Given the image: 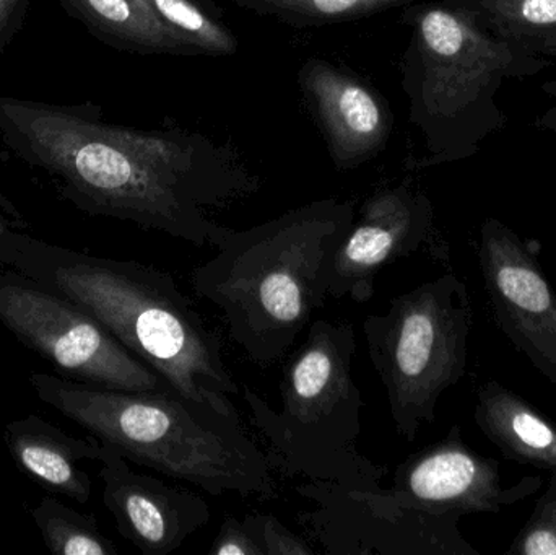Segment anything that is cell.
<instances>
[{
  "mask_svg": "<svg viewBox=\"0 0 556 555\" xmlns=\"http://www.w3.org/2000/svg\"><path fill=\"white\" fill-rule=\"evenodd\" d=\"M541 478H525L502 488L500 463L473 452L463 440L459 426L433 445L408 456L397 466L388 489L410 507L431 514H500L539 491Z\"/></svg>",
  "mask_w": 556,
  "mask_h": 555,
  "instance_id": "7c38bea8",
  "label": "cell"
},
{
  "mask_svg": "<svg viewBox=\"0 0 556 555\" xmlns=\"http://www.w3.org/2000/svg\"><path fill=\"white\" fill-rule=\"evenodd\" d=\"M534 127L539 130H551V133H556V106L551 108V110L541 114V116L535 119Z\"/></svg>",
  "mask_w": 556,
  "mask_h": 555,
  "instance_id": "4316f807",
  "label": "cell"
},
{
  "mask_svg": "<svg viewBox=\"0 0 556 555\" xmlns=\"http://www.w3.org/2000/svg\"><path fill=\"white\" fill-rule=\"evenodd\" d=\"M337 172L371 162L388 147L394 114L384 94L359 75L323 58H307L298 71Z\"/></svg>",
  "mask_w": 556,
  "mask_h": 555,
  "instance_id": "4fadbf2b",
  "label": "cell"
},
{
  "mask_svg": "<svg viewBox=\"0 0 556 555\" xmlns=\"http://www.w3.org/2000/svg\"><path fill=\"white\" fill-rule=\"evenodd\" d=\"M16 231L20 230L16 225H13L12 222L9 220V218L5 217V215L0 212V253H2L3 248L7 247V243H9L10 238L13 237V235L16 234Z\"/></svg>",
  "mask_w": 556,
  "mask_h": 555,
  "instance_id": "484cf974",
  "label": "cell"
},
{
  "mask_svg": "<svg viewBox=\"0 0 556 555\" xmlns=\"http://www.w3.org/2000/svg\"><path fill=\"white\" fill-rule=\"evenodd\" d=\"M480 29L539 58H556V0H443Z\"/></svg>",
  "mask_w": 556,
  "mask_h": 555,
  "instance_id": "ac0fdd59",
  "label": "cell"
},
{
  "mask_svg": "<svg viewBox=\"0 0 556 555\" xmlns=\"http://www.w3.org/2000/svg\"><path fill=\"white\" fill-rule=\"evenodd\" d=\"M39 401L88 430L127 462L211 495L277 497L273 466L241 419L198 406L165 388L119 391L31 371Z\"/></svg>",
  "mask_w": 556,
  "mask_h": 555,
  "instance_id": "277c9868",
  "label": "cell"
},
{
  "mask_svg": "<svg viewBox=\"0 0 556 555\" xmlns=\"http://www.w3.org/2000/svg\"><path fill=\"white\" fill-rule=\"evenodd\" d=\"M473 419L505 458L548 472L556 469L555 424L498 381L480 388Z\"/></svg>",
  "mask_w": 556,
  "mask_h": 555,
  "instance_id": "2e32d148",
  "label": "cell"
},
{
  "mask_svg": "<svg viewBox=\"0 0 556 555\" xmlns=\"http://www.w3.org/2000/svg\"><path fill=\"white\" fill-rule=\"evenodd\" d=\"M29 3L31 0H0V55L25 26Z\"/></svg>",
  "mask_w": 556,
  "mask_h": 555,
  "instance_id": "d4e9b609",
  "label": "cell"
},
{
  "mask_svg": "<svg viewBox=\"0 0 556 555\" xmlns=\"http://www.w3.org/2000/svg\"><path fill=\"white\" fill-rule=\"evenodd\" d=\"M0 325L67 380L119 391L168 388L94 316L15 270H0Z\"/></svg>",
  "mask_w": 556,
  "mask_h": 555,
  "instance_id": "ba28073f",
  "label": "cell"
},
{
  "mask_svg": "<svg viewBox=\"0 0 556 555\" xmlns=\"http://www.w3.org/2000/svg\"><path fill=\"white\" fill-rule=\"evenodd\" d=\"M479 261L500 328L556 387V292L534 251L490 217L480 227Z\"/></svg>",
  "mask_w": 556,
  "mask_h": 555,
  "instance_id": "30bf717a",
  "label": "cell"
},
{
  "mask_svg": "<svg viewBox=\"0 0 556 555\" xmlns=\"http://www.w3.org/2000/svg\"><path fill=\"white\" fill-rule=\"evenodd\" d=\"M506 555H556V469H552L547 491L535 502L531 518Z\"/></svg>",
  "mask_w": 556,
  "mask_h": 555,
  "instance_id": "7402d4cb",
  "label": "cell"
},
{
  "mask_svg": "<svg viewBox=\"0 0 556 555\" xmlns=\"http://www.w3.org/2000/svg\"><path fill=\"white\" fill-rule=\"evenodd\" d=\"M0 267L77 303L179 396L240 419L231 401L240 387L225 364L220 338L168 273L68 250L23 231L3 248Z\"/></svg>",
  "mask_w": 556,
  "mask_h": 555,
  "instance_id": "7a4b0ae2",
  "label": "cell"
},
{
  "mask_svg": "<svg viewBox=\"0 0 556 555\" xmlns=\"http://www.w3.org/2000/svg\"><path fill=\"white\" fill-rule=\"evenodd\" d=\"M313 502L296 520L330 555H480L459 530L460 514L410 507L388 489L332 482L298 485Z\"/></svg>",
  "mask_w": 556,
  "mask_h": 555,
  "instance_id": "9c48e42d",
  "label": "cell"
},
{
  "mask_svg": "<svg viewBox=\"0 0 556 555\" xmlns=\"http://www.w3.org/2000/svg\"><path fill=\"white\" fill-rule=\"evenodd\" d=\"M10 458L26 478L46 491L85 505L91 497L84 462H98L101 442L93 436L75 439L36 414L12 420L3 429Z\"/></svg>",
  "mask_w": 556,
  "mask_h": 555,
  "instance_id": "9a60e30c",
  "label": "cell"
},
{
  "mask_svg": "<svg viewBox=\"0 0 556 555\" xmlns=\"http://www.w3.org/2000/svg\"><path fill=\"white\" fill-rule=\"evenodd\" d=\"M352 201L320 199L247 230L222 227L192 289L224 313L253 364L280 361L329 297L333 257L355 220Z\"/></svg>",
  "mask_w": 556,
  "mask_h": 555,
  "instance_id": "3957f363",
  "label": "cell"
},
{
  "mask_svg": "<svg viewBox=\"0 0 556 555\" xmlns=\"http://www.w3.org/2000/svg\"><path fill=\"white\" fill-rule=\"evenodd\" d=\"M163 26L172 29L199 55L228 58L240 49V39L225 22L215 0H137Z\"/></svg>",
  "mask_w": 556,
  "mask_h": 555,
  "instance_id": "d6986e66",
  "label": "cell"
},
{
  "mask_svg": "<svg viewBox=\"0 0 556 555\" xmlns=\"http://www.w3.org/2000/svg\"><path fill=\"white\" fill-rule=\"evenodd\" d=\"M542 90L547 93L548 97L556 98V77L542 84Z\"/></svg>",
  "mask_w": 556,
  "mask_h": 555,
  "instance_id": "83f0119b",
  "label": "cell"
},
{
  "mask_svg": "<svg viewBox=\"0 0 556 555\" xmlns=\"http://www.w3.org/2000/svg\"><path fill=\"white\" fill-rule=\"evenodd\" d=\"M68 16L117 51L142 55H199L137 0H59Z\"/></svg>",
  "mask_w": 556,
  "mask_h": 555,
  "instance_id": "e0dca14e",
  "label": "cell"
},
{
  "mask_svg": "<svg viewBox=\"0 0 556 555\" xmlns=\"http://www.w3.org/2000/svg\"><path fill=\"white\" fill-rule=\"evenodd\" d=\"M355 329L340 319H317L291 355L280 380V409L243 387L254 429L269 443L270 466L287 478L379 488L389 475L358 450L363 398L353 380Z\"/></svg>",
  "mask_w": 556,
  "mask_h": 555,
  "instance_id": "8992f818",
  "label": "cell"
},
{
  "mask_svg": "<svg viewBox=\"0 0 556 555\" xmlns=\"http://www.w3.org/2000/svg\"><path fill=\"white\" fill-rule=\"evenodd\" d=\"M0 142L41 169L78 211L195 247L214 244L222 230L205 209L227 207L261 188L231 147L176 126L111 124L93 103L0 97Z\"/></svg>",
  "mask_w": 556,
  "mask_h": 555,
  "instance_id": "6da1fadb",
  "label": "cell"
},
{
  "mask_svg": "<svg viewBox=\"0 0 556 555\" xmlns=\"http://www.w3.org/2000/svg\"><path fill=\"white\" fill-rule=\"evenodd\" d=\"M45 546L54 555H117L93 515H84L55 499L42 497L29 510Z\"/></svg>",
  "mask_w": 556,
  "mask_h": 555,
  "instance_id": "ffe728a7",
  "label": "cell"
},
{
  "mask_svg": "<svg viewBox=\"0 0 556 555\" xmlns=\"http://www.w3.org/2000/svg\"><path fill=\"white\" fill-rule=\"evenodd\" d=\"M237 5L288 25L320 26L366 18L415 0H233Z\"/></svg>",
  "mask_w": 556,
  "mask_h": 555,
  "instance_id": "44dd1931",
  "label": "cell"
},
{
  "mask_svg": "<svg viewBox=\"0 0 556 555\" xmlns=\"http://www.w3.org/2000/svg\"><path fill=\"white\" fill-rule=\"evenodd\" d=\"M103 504L117 531L143 555H168L207 527L211 507L201 495L139 475L123 455L101 443Z\"/></svg>",
  "mask_w": 556,
  "mask_h": 555,
  "instance_id": "5bb4252c",
  "label": "cell"
},
{
  "mask_svg": "<svg viewBox=\"0 0 556 555\" xmlns=\"http://www.w3.org/2000/svg\"><path fill=\"white\" fill-rule=\"evenodd\" d=\"M244 520L248 521L257 543L263 547L264 555L316 554V550L306 540L285 527L273 514L247 515Z\"/></svg>",
  "mask_w": 556,
  "mask_h": 555,
  "instance_id": "603a6c76",
  "label": "cell"
},
{
  "mask_svg": "<svg viewBox=\"0 0 556 555\" xmlns=\"http://www.w3.org/2000/svg\"><path fill=\"white\" fill-rule=\"evenodd\" d=\"M207 555H264V551L244 518L240 520L233 515H227Z\"/></svg>",
  "mask_w": 556,
  "mask_h": 555,
  "instance_id": "cb8c5ba5",
  "label": "cell"
},
{
  "mask_svg": "<svg viewBox=\"0 0 556 555\" xmlns=\"http://www.w3.org/2000/svg\"><path fill=\"white\" fill-rule=\"evenodd\" d=\"M472 321L466 283L444 274L394 297L388 312L363 323L369 361L402 439L414 442L425 424H433L444 391L463 380Z\"/></svg>",
  "mask_w": 556,
  "mask_h": 555,
  "instance_id": "52a82bcc",
  "label": "cell"
},
{
  "mask_svg": "<svg viewBox=\"0 0 556 555\" xmlns=\"http://www.w3.org/2000/svg\"><path fill=\"white\" fill-rule=\"evenodd\" d=\"M402 22L410 39L402 55V88L408 121L424 137L425 153L408 156L410 172L463 162L500 133L508 116L496 104L509 78H528L552 67L480 29L443 0L405 5Z\"/></svg>",
  "mask_w": 556,
  "mask_h": 555,
  "instance_id": "5b68a950",
  "label": "cell"
},
{
  "mask_svg": "<svg viewBox=\"0 0 556 555\" xmlns=\"http://www.w3.org/2000/svg\"><path fill=\"white\" fill-rule=\"evenodd\" d=\"M434 207L410 181L372 192L333 257L329 297L365 303L384 267L434 241Z\"/></svg>",
  "mask_w": 556,
  "mask_h": 555,
  "instance_id": "8fae6325",
  "label": "cell"
}]
</instances>
